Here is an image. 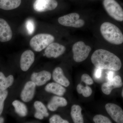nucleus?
<instances>
[{
	"label": "nucleus",
	"mask_w": 123,
	"mask_h": 123,
	"mask_svg": "<svg viewBox=\"0 0 123 123\" xmlns=\"http://www.w3.org/2000/svg\"><path fill=\"white\" fill-rule=\"evenodd\" d=\"M35 61V55L31 50L24 51L21 56L20 68L22 71L26 72L32 65Z\"/></svg>",
	"instance_id": "nucleus-12"
},
{
	"label": "nucleus",
	"mask_w": 123,
	"mask_h": 123,
	"mask_svg": "<svg viewBox=\"0 0 123 123\" xmlns=\"http://www.w3.org/2000/svg\"><path fill=\"white\" fill-rule=\"evenodd\" d=\"M81 111V108L78 105H74L72 107L70 115L74 123H84V119L82 115Z\"/></svg>",
	"instance_id": "nucleus-19"
},
{
	"label": "nucleus",
	"mask_w": 123,
	"mask_h": 123,
	"mask_svg": "<svg viewBox=\"0 0 123 123\" xmlns=\"http://www.w3.org/2000/svg\"><path fill=\"white\" fill-rule=\"evenodd\" d=\"M55 40L54 36L49 34H39L31 40L30 46L35 51L40 52L53 43Z\"/></svg>",
	"instance_id": "nucleus-3"
},
{
	"label": "nucleus",
	"mask_w": 123,
	"mask_h": 123,
	"mask_svg": "<svg viewBox=\"0 0 123 123\" xmlns=\"http://www.w3.org/2000/svg\"><path fill=\"white\" fill-rule=\"evenodd\" d=\"M123 85V82L120 76H115L112 79L104 83L101 86V89L105 94H110L113 89L120 88Z\"/></svg>",
	"instance_id": "nucleus-11"
},
{
	"label": "nucleus",
	"mask_w": 123,
	"mask_h": 123,
	"mask_svg": "<svg viewBox=\"0 0 123 123\" xmlns=\"http://www.w3.org/2000/svg\"><path fill=\"white\" fill-rule=\"evenodd\" d=\"M103 5L111 17L118 21H123V9L115 0H103Z\"/></svg>",
	"instance_id": "nucleus-4"
},
{
	"label": "nucleus",
	"mask_w": 123,
	"mask_h": 123,
	"mask_svg": "<svg viewBox=\"0 0 123 123\" xmlns=\"http://www.w3.org/2000/svg\"><path fill=\"white\" fill-rule=\"evenodd\" d=\"M81 80L82 81L85 83L86 85H91L93 84V81L89 75L88 74H83L82 75Z\"/></svg>",
	"instance_id": "nucleus-28"
},
{
	"label": "nucleus",
	"mask_w": 123,
	"mask_h": 123,
	"mask_svg": "<svg viewBox=\"0 0 123 123\" xmlns=\"http://www.w3.org/2000/svg\"><path fill=\"white\" fill-rule=\"evenodd\" d=\"M105 108L107 112L117 123H123V111L120 107L113 103H107Z\"/></svg>",
	"instance_id": "nucleus-8"
},
{
	"label": "nucleus",
	"mask_w": 123,
	"mask_h": 123,
	"mask_svg": "<svg viewBox=\"0 0 123 123\" xmlns=\"http://www.w3.org/2000/svg\"><path fill=\"white\" fill-rule=\"evenodd\" d=\"M4 118L2 117H0V123H4Z\"/></svg>",
	"instance_id": "nucleus-31"
},
{
	"label": "nucleus",
	"mask_w": 123,
	"mask_h": 123,
	"mask_svg": "<svg viewBox=\"0 0 123 123\" xmlns=\"http://www.w3.org/2000/svg\"><path fill=\"white\" fill-rule=\"evenodd\" d=\"M80 17L79 14L72 13L59 18L58 21L64 26L75 28H81L85 25V22Z\"/></svg>",
	"instance_id": "nucleus-6"
},
{
	"label": "nucleus",
	"mask_w": 123,
	"mask_h": 123,
	"mask_svg": "<svg viewBox=\"0 0 123 123\" xmlns=\"http://www.w3.org/2000/svg\"><path fill=\"white\" fill-rule=\"evenodd\" d=\"M51 77L50 73L46 70H43L38 73H33L31 76V80L36 86H40L50 80Z\"/></svg>",
	"instance_id": "nucleus-14"
},
{
	"label": "nucleus",
	"mask_w": 123,
	"mask_h": 123,
	"mask_svg": "<svg viewBox=\"0 0 123 123\" xmlns=\"http://www.w3.org/2000/svg\"><path fill=\"white\" fill-rule=\"evenodd\" d=\"M77 90L79 94H82L84 97H90L92 93L91 88L88 86H84L81 84H79L77 86Z\"/></svg>",
	"instance_id": "nucleus-23"
},
{
	"label": "nucleus",
	"mask_w": 123,
	"mask_h": 123,
	"mask_svg": "<svg viewBox=\"0 0 123 123\" xmlns=\"http://www.w3.org/2000/svg\"><path fill=\"white\" fill-rule=\"evenodd\" d=\"M34 107L36 111L39 114H42L44 117H48L49 115L46 106L42 102L36 101L34 103Z\"/></svg>",
	"instance_id": "nucleus-22"
},
{
	"label": "nucleus",
	"mask_w": 123,
	"mask_h": 123,
	"mask_svg": "<svg viewBox=\"0 0 123 123\" xmlns=\"http://www.w3.org/2000/svg\"><path fill=\"white\" fill-rule=\"evenodd\" d=\"M68 104V102L64 98L61 96H55L53 97L48 104L47 107L51 111H56L59 107L66 106Z\"/></svg>",
	"instance_id": "nucleus-16"
},
{
	"label": "nucleus",
	"mask_w": 123,
	"mask_h": 123,
	"mask_svg": "<svg viewBox=\"0 0 123 123\" xmlns=\"http://www.w3.org/2000/svg\"><path fill=\"white\" fill-rule=\"evenodd\" d=\"M26 27L28 34H32L35 30V24L33 20L30 19L27 20L26 22Z\"/></svg>",
	"instance_id": "nucleus-26"
},
{
	"label": "nucleus",
	"mask_w": 123,
	"mask_h": 123,
	"mask_svg": "<svg viewBox=\"0 0 123 123\" xmlns=\"http://www.w3.org/2000/svg\"><path fill=\"white\" fill-rule=\"evenodd\" d=\"M91 61L96 68L102 69L118 71L122 66L121 60L118 56L105 49L95 51L91 56Z\"/></svg>",
	"instance_id": "nucleus-1"
},
{
	"label": "nucleus",
	"mask_w": 123,
	"mask_h": 123,
	"mask_svg": "<svg viewBox=\"0 0 123 123\" xmlns=\"http://www.w3.org/2000/svg\"><path fill=\"white\" fill-rule=\"evenodd\" d=\"M36 85L32 81H29L25 84L21 94V99L25 102L31 101L34 96Z\"/></svg>",
	"instance_id": "nucleus-13"
},
{
	"label": "nucleus",
	"mask_w": 123,
	"mask_h": 123,
	"mask_svg": "<svg viewBox=\"0 0 123 123\" xmlns=\"http://www.w3.org/2000/svg\"><path fill=\"white\" fill-rule=\"evenodd\" d=\"M12 104L14 108L15 112L19 116L24 117L27 115L28 112L27 107L23 103L16 100L13 101Z\"/></svg>",
	"instance_id": "nucleus-21"
},
{
	"label": "nucleus",
	"mask_w": 123,
	"mask_h": 123,
	"mask_svg": "<svg viewBox=\"0 0 123 123\" xmlns=\"http://www.w3.org/2000/svg\"><path fill=\"white\" fill-rule=\"evenodd\" d=\"M66 50L63 45L58 43H52L46 48L44 55L48 58H56L63 55Z\"/></svg>",
	"instance_id": "nucleus-10"
},
{
	"label": "nucleus",
	"mask_w": 123,
	"mask_h": 123,
	"mask_svg": "<svg viewBox=\"0 0 123 123\" xmlns=\"http://www.w3.org/2000/svg\"><path fill=\"white\" fill-rule=\"evenodd\" d=\"M93 120L95 123H111L112 122L106 117L101 115L95 116L93 118Z\"/></svg>",
	"instance_id": "nucleus-25"
},
{
	"label": "nucleus",
	"mask_w": 123,
	"mask_h": 123,
	"mask_svg": "<svg viewBox=\"0 0 123 123\" xmlns=\"http://www.w3.org/2000/svg\"><path fill=\"white\" fill-rule=\"evenodd\" d=\"M14 77L12 75L6 77L3 73L0 72V90H5L13 84Z\"/></svg>",
	"instance_id": "nucleus-20"
},
{
	"label": "nucleus",
	"mask_w": 123,
	"mask_h": 123,
	"mask_svg": "<svg viewBox=\"0 0 123 123\" xmlns=\"http://www.w3.org/2000/svg\"><path fill=\"white\" fill-rule=\"evenodd\" d=\"M45 90L47 92L52 93L59 96H63L66 91V89L62 86L55 82L47 84L45 87Z\"/></svg>",
	"instance_id": "nucleus-17"
},
{
	"label": "nucleus",
	"mask_w": 123,
	"mask_h": 123,
	"mask_svg": "<svg viewBox=\"0 0 123 123\" xmlns=\"http://www.w3.org/2000/svg\"><path fill=\"white\" fill-rule=\"evenodd\" d=\"M50 123H68L67 120H64L57 115H55L51 117L49 119Z\"/></svg>",
	"instance_id": "nucleus-27"
},
{
	"label": "nucleus",
	"mask_w": 123,
	"mask_h": 123,
	"mask_svg": "<svg viewBox=\"0 0 123 123\" xmlns=\"http://www.w3.org/2000/svg\"><path fill=\"white\" fill-rule=\"evenodd\" d=\"M100 32L105 40L111 44L119 45L123 43V34L120 29L111 22H103L100 27Z\"/></svg>",
	"instance_id": "nucleus-2"
},
{
	"label": "nucleus",
	"mask_w": 123,
	"mask_h": 123,
	"mask_svg": "<svg viewBox=\"0 0 123 123\" xmlns=\"http://www.w3.org/2000/svg\"><path fill=\"white\" fill-rule=\"evenodd\" d=\"M52 76L53 80L62 86L68 87L70 85L69 81L64 76L63 70L60 67H57L54 69Z\"/></svg>",
	"instance_id": "nucleus-15"
},
{
	"label": "nucleus",
	"mask_w": 123,
	"mask_h": 123,
	"mask_svg": "<svg viewBox=\"0 0 123 123\" xmlns=\"http://www.w3.org/2000/svg\"><path fill=\"white\" fill-rule=\"evenodd\" d=\"M58 3L56 0H36L33 5V8L38 12L51 11L57 7Z\"/></svg>",
	"instance_id": "nucleus-9"
},
{
	"label": "nucleus",
	"mask_w": 123,
	"mask_h": 123,
	"mask_svg": "<svg viewBox=\"0 0 123 123\" xmlns=\"http://www.w3.org/2000/svg\"><path fill=\"white\" fill-rule=\"evenodd\" d=\"M8 95V91L7 90H0V116L3 112L5 101Z\"/></svg>",
	"instance_id": "nucleus-24"
},
{
	"label": "nucleus",
	"mask_w": 123,
	"mask_h": 123,
	"mask_svg": "<svg viewBox=\"0 0 123 123\" xmlns=\"http://www.w3.org/2000/svg\"><path fill=\"white\" fill-rule=\"evenodd\" d=\"M21 3V0H0V9L10 11L18 8Z\"/></svg>",
	"instance_id": "nucleus-18"
},
{
	"label": "nucleus",
	"mask_w": 123,
	"mask_h": 123,
	"mask_svg": "<svg viewBox=\"0 0 123 123\" xmlns=\"http://www.w3.org/2000/svg\"><path fill=\"white\" fill-rule=\"evenodd\" d=\"M121 95H122V97L123 98V90H122V93H121Z\"/></svg>",
	"instance_id": "nucleus-32"
},
{
	"label": "nucleus",
	"mask_w": 123,
	"mask_h": 123,
	"mask_svg": "<svg viewBox=\"0 0 123 123\" xmlns=\"http://www.w3.org/2000/svg\"><path fill=\"white\" fill-rule=\"evenodd\" d=\"M114 73L113 72L111 71H110L108 72L107 73V78L108 80H110L112 79L114 77Z\"/></svg>",
	"instance_id": "nucleus-30"
},
{
	"label": "nucleus",
	"mask_w": 123,
	"mask_h": 123,
	"mask_svg": "<svg viewBox=\"0 0 123 123\" xmlns=\"http://www.w3.org/2000/svg\"><path fill=\"white\" fill-rule=\"evenodd\" d=\"M102 69L96 68L94 74L95 77L97 79H99L102 76Z\"/></svg>",
	"instance_id": "nucleus-29"
},
{
	"label": "nucleus",
	"mask_w": 123,
	"mask_h": 123,
	"mask_svg": "<svg viewBox=\"0 0 123 123\" xmlns=\"http://www.w3.org/2000/svg\"><path fill=\"white\" fill-rule=\"evenodd\" d=\"M91 50L90 46L82 41H78L73 45L72 51L74 60L77 63L84 61L89 56Z\"/></svg>",
	"instance_id": "nucleus-5"
},
{
	"label": "nucleus",
	"mask_w": 123,
	"mask_h": 123,
	"mask_svg": "<svg viewBox=\"0 0 123 123\" xmlns=\"http://www.w3.org/2000/svg\"><path fill=\"white\" fill-rule=\"evenodd\" d=\"M12 37V31L8 23L4 18L0 17V42H9Z\"/></svg>",
	"instance_id": "nucleus-7"
}]
</instances>
